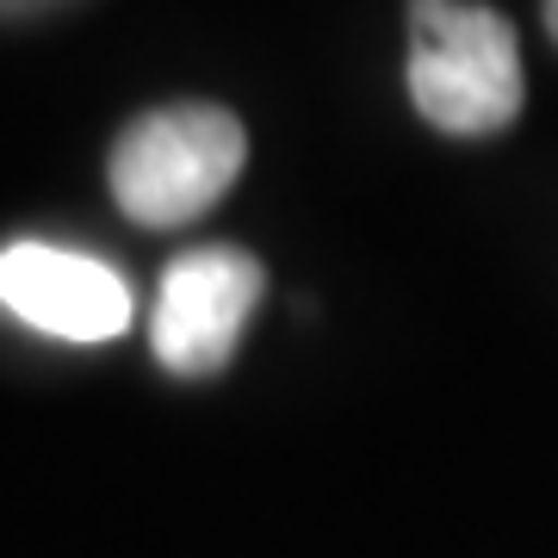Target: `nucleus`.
Listing matches in <instances>:
<instances>
[{
  "label": "nucleus",
  "instance_id": "nucleus-3",
  "mask_svg": "<svg viewBox=\"0 0 558 558\" xmlns=\"http://www.w3.org/2000/svg\"><path fill=\"white\" fill-rule=\"evenodd\" d=\"M267 274L248 248L205 242L193 255H180L161 274L156 317H149V348L174 379H211L230 366L242 348V329L255 317Z\"/></svg>",
  "mask_w": 558,
  "mask_h": 558
},
{
  "label": "nucleus",
  "instance_id": "nucleus-2",
  "mask_svg": "<svg viewBox=\"0 0 558 558\" xmlns=\"http://www.w3.org/2000/svg\"><path fill=\"white\" fill-rule=\"evenodd\" d=\"M410 100L447 137H497L521 112L515 25L472 0L410 7Z\"/></svg>",
  "mask_w": 558,
  "mask_h": 558
},
{
  "label": "nucleus",
  "instance_id": "nucleus-5",
  "mask_svg": "<svg viewBox=\"0 0 558 558\" xmlns=\"http://www.w3.org/2000/svg\"><path fill=\"white\" fill-rule=\"evenodd\" d=\"M546 32H553V44H558V0L546 7Z\"/></svg>",
  "mask_w": 558,
  "mask_h": 558
},
{
  "label": "nucleus",
  "instance_id": "nucleus-1",
  "mask_svg": "<svg viewBox=\"0 0 558 558\" xmlns=\"http://www.w3.org/2000/svg\"><path fill=\"white\" fill-rule=\"evenodd\" d=\"M242 168H248V131L236 112H223L211 100L143 112L124 124L112 156H106L119 211L131 223H149V230L205 218L236 186Z\"/></svg>",
  "mask_w": 558,
  "mask_h": 558
},
{
  "label": "nucleus",
  "instance_id": "nucleus-4",
  "mask_svg": "<svg viewBox=\"0 0 558 558\" xmlns=\"http://www.w3.org/2000/svg\"><path fill=\"white\" fill-rule=\"evenodd\" d=\"M0 311L57 341H119L137 317L131 286L106 260L62 242H7L0 248Z\"/></svg>",
  "mask_w": 558,
  "mask_h": 558
}]
</instances>
